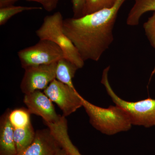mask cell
<instances>
[{
    "instance_id": "5bb4252c",
    "label": "cell",
    "mask_w": 155,
    "mask_h": 155,
    "mask_svg": "<svg viewBox=\"0 0 155 155\" xmlns=\"http://www.w3.org/2000/svg\"><path fill=\"white\" fill-rule=\"evenodd\" d=\"M35 132L31 123L22 128H14V140L17 154L32 143L35 137Z\"/></svg>"
},
{
    "instance_id": "2e32d148",
    "label": "cell",
    "mask_w": 155,
    "mask_h": 155,
    "mask_svg": "<svg viewBox=\"0 0 155 155\" xmlns=\"http://www.w3.org/2000/svg\"><path fill=\"white\" fill-rule=\"evenodd\" d=\"M41 7L11 5L0 8V25H3L14 15L25 11L42 10Z\"/></svg>"
},
{
    "instance_id": "8fae6325",
    "label": "cell",
    "mask_w": 155,
    "mask_h": 155,
    "mask_svg": "<svg viewBox=\"0 0 155 155\" xmlns=\"http://www.w3.org/2000/svg\"><path fill=\"white\" fill-rule=\"evenodd\" d=\"M46 125L59 142L61 147L71 155H82L69 138L67 119L63 116L57 123H46Z\"/></svg>"
},
{
    "instance_id": "7a4b0ae2",
    "label": "cell",
    "mask_w": 155,
    "mask_h": 155,
    "mask_svg": "<svg viewBox=\"0 0 155 155\" xmlns=\"http://www.w3.org/2000/svg\"><path fill=\"white\" fill-rule=\"evenodd\" d=\"M81 100L90 123L101 133L113 135L127 131L133 125L127 112L119 106L116 105L102 108L93 104L83 97Z\"/></svg>"
},
{
    "instance_id": "52a82bcc",
    "label": "cell",
    "mask_w": 155,
    "mask_h": 155,
    "mask_svg": "<svg viewBox=\"0 0 155 155\" xmlns=\"http://www.w3.org/2000/svg\"><path fill=\"white\" fill-rule=\"evenodd\" d=\"M57 63L31 66L25 68L20 88L24 94L45 90L56 79Z\"/></svg>"
},
{
    "instance_id": "e0dca14e",
    "label": "cell",
    "mask_w": 155,
    "mask_h": 155,
    "mask_svg": "<svg viewBox=\"0 0 155 155\" xmlns=\"http://www.w3.org/2000/svg\"><path fill=\"white\" fill-rule=\"evenodd\" d=\"M117 0H86L83 16L113 7ZM82 16V17H83Z\"/></svg>"
},
{
    "instance_id": "603a6c76",
    "label": "cell",
    "mask_w": 155,
    "mask_h": 155,
    "mask_svg": "<svg viewBox=\"0 0 155 155\" xmlns=\"http://www.w3.org/2000/svg\"><path fill=\"white\" fill-rule=\"evenodd\" d=\"M70 155V154L68 153H67V155Z\"/></svg>"
},
{
    "instance_id": "ffe728a7",
    "label": "cell",
    "mask_w": 155,
    "mask_h": 155,
    "mask_svg": "<svg viewBox=\"0 0 155 155\" xmlns=\"http://www.w3.org/2000/svg\"><path fill=\"white\" fill-rule=\"evenodd\" d=\"M35 2L41 4L46 11L51 12L57 8L59 0H26Z\"/></svg>"
},
{
    "instance_id": "30bf717a",
    "label": "cell",
    "mask_w": 155,
    "mask_h": 155,
    "mask_svg": "<svg viewBox=\"0 0 155 155\" xmlns=\"http://www.w3.org/2000/svg\"><path fill=\"white\" fill-rule=\"evenodd\" d=\"M11 110L8 109L0 119V155H17L14 128L9 119Z\"/></svg>"
},
{
    "instance_id": "9a60e30c",
    "label": "cell",
    "mask_w": 155,
    "mask_h": 155,
    "mask_svg": "<svg viewBox=\"0 0 155 155\" xmlns=\"http://www.w3.org/2000/svg\"><path fill=\"white\" fill-rule=\"evenodd\" d=\"M30 115L28 109L24 108L11 110L9 114V119L13 128H22L30 124Z\"/></svg>"
},
{
    "instance_id": "6da1fadb",
    "label": "cell",
    "mask_w": 155,
    "mask_h": 155,
    "mask_svg": "<svg viewBox=\"0 0 155 155\" xmlns=\"http://www.w3.org/2000/svg\"><path fill=\"white\" fill-rule=\"evenodd\" d=\"M126 0H117L113 7L79 18L64 19V33L85 62L98 61L114 41V29L118 12Z\"/></svg>"
},
{
    "instance_id": "d6986e66",
    "label": "cell",
    "mask_w": 155,
    "mask_h": 155,
    "mask_svg": "<svg viewBox=\"0 0 155 155\" xmlns=\"http://www.w3.org/2000/svg\"><path fill=\"white\" fill-rule=\"evenodd\" d=\"M73 17L79 18L83 16L86 0H72Z\"/></svg>"
},
{
    "instance_id": "7402d4cb",
    "label": "cell",
    "mask_w": 155,
    "mask_h": 155,
    "mask_svg": "<svg viewBox=\"0 0 155 155\" xmlns=\"http://www.w3.org/2000/svg\"><path fill=\"white\" fill-rule=\"evenodd\" d=\"M67 154V153L66 151L63 148H61L57 152L55 155H66Z\"/></svg>"
},
{
    "instance_id": "8992f818",
    "label": "cell",
    "mask_w": 155,
    "mask_h": 155,
    "mask_svg": "<svg viewBox=\"0 0 155 155\" xmlns=\"http://www.w3.org/2000/svg\"><path fill=\"white\" fill-rule=\"evenodd\" d=\"M44 93L58 105L66 117L82 107V97L75 88L55 79L44 91Z\"/></svg>"
},
{
    "instance_id": "3957f363",
    "label": "cell",
    "mask_w": 155,
    "mask_h": 155,
    "mask_svg": "<svg viewBox=\"0 0 155 155\" xmlns=\"http://www.w3.org/2000/svg\"><path fill=\"white\" fill-rule=\"evenodd\" d=\"M110 66L103 72L101 82L115 105L123 108L130 119L132 125L150 127L155 126V99L148 98L136 102H129L118 96L111 87L108 73Z\"/></svg>"
},
{
    "instance_id": "44dd1931",
    "label": "cell",
    "mask_w": 155,
    "mask_h": 155,
    "mask_svg": "<svg viewBox=\"0 0 155 155\" xmlns=\"http://www.w3.org/2000/svg\"><path fill=\"white\" fill-rule=\"evenodd\" d=\"M19 0H0V8L13 5L15 2Z\"/></svg>"
},
{
    "instance_id": "7c38bea8",
    "label": "cell",
    "mask_w": 155,
    "mask_h": 155,
    "mask_svg": "<svg viewBox=\"0 0 155 155\" xmlns=\"http://www.w3.org/2000/svg\"><path fill=\"white\" fill-rule=\"evenodd\" d=\"M155 12V0H134L127 16L126 23L129 26H136L143 15L149 11Z\"/></svg>"
},
{
    "instance_id": "277c9868",
    "label": "cell",
    "mask_w": 155,
    "mask_h": 155,
    "mask_svg": "<svg viewBox=\"0 0 155 155\" xmlns=\"http://www.w3.org/2000/svg\"><path fill=\"white\" fill-rule=\"evenodd\" d=\"M64 19L61 12L46 16L36 35L40 40H48L58 45L63 51L64 58L76 65L79 69L84 66V61L70 40L64 33Z\"/></svg>"
},
{
    "instance_id": "ac0fdd59",
    "label": "cell",
    "mask_w": 155,
    "mask_h": 155,
    "mask_svg": "<svg viewBox=\"0 0 155 155\" xmlns=\"http://www.w3.org/2000/svg\"><path fill=\"white\" fill-rule=\"evenodd\" d=\"M143 28L150 44L155 49V12L144 23Z\"/></svg>"
},
{
    "instance_id": "5b68a950",
    "label": "cell",
    "mask_w": 155,
    "mask_h": 155,
    "mask_svg": "<svg viewBox=\"0 0 155 155\" xmlns=\"http://www.w3.org/2000/svg\"><path fill=\"white\" fill-rule=\"evenodd\" d=\"M18 56L24 69L31 66L57 63L64 58L60 47L48 40H40L36 44L19 51Z\"/></svg>"
},
{
    "instance_id": "ba28073f",
    "label": "cell",
    "mask_w": 155,
    "mask_h": 155,
    "mask_svg": "<svg viewBox=\"0 0 155 155\" xmlns=\"http://www.w3.org/2000/svg\"><path fill=\"white\" fill-rule=\"evenodd\" d=\"M23 102L31 114L41 116L45 124L58 123L63 118L56 113L51 100L40 90L25 94Z\"/></svg>"
},
{
    "instance_id": "4fadbf2b",
    "label": "cell",
    "mask_w": 155,
    "mask_h": 155,
    "mask_svg": "<svg viewBox=\"0 0 155 155\" xmlns=\"http://www.w3.org/2000/svg\"><path fill=\"white\" fill-rule=\"evenodd\" d=\"M78 69L75 64L63 58L57 63L56 79L72 88H75L72 80Z\"/></svg>"
},
{
    "instance_id": "9c48e42d",
    "label": "cell",
    "mask_w": 155,
    "mask_h": 155,
    "mask_svg": "<svg viewBox=\"0 0 155 155\" xmlns=\"http://www.w3.org/2000/svg\"><path fill=\"white\" fill-rule=\"evenodd\" d=\"M62 147L49 128L37 130L33 142L17 155H55Z\"/></svg>"
}]
</instances>
